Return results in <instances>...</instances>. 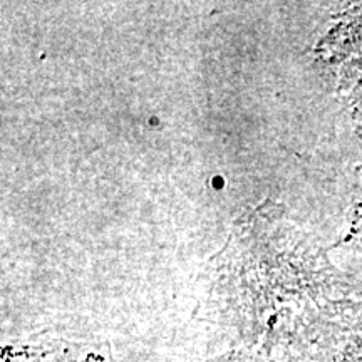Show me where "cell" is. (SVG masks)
<instances>
[{
  "label": "cell",
  "mask_w": 362,
  "mask_h": 362,
  "mask_svg": "<svg viewBox=\"0 0 362 362\" xmlns=\"http://www.w3.org/2000/svg\"><path fill=\"white\" fill-rule=\"evenodd\" d=\"M361 220H362V215H361ZM361 223H362V221H361Z\"/></svg>",
  "instance_id": "1"
}]
</instances>
